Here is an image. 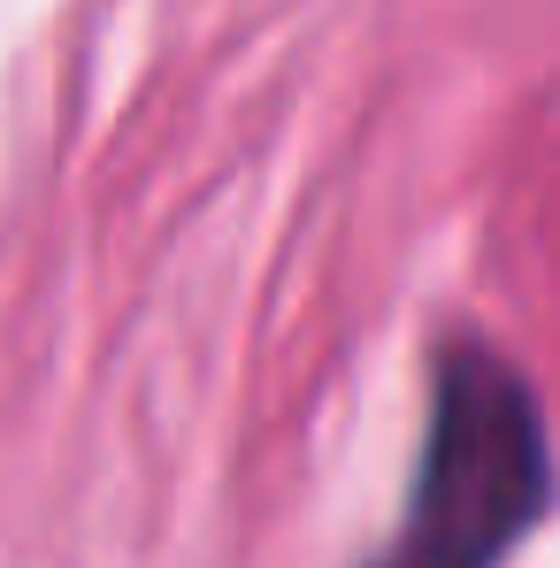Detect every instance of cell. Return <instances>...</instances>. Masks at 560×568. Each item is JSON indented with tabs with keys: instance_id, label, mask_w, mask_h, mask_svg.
Masks as SVG:
<instances>
[{
	"instance_id": "1",
	"label": "cell",
	"mask_w": 560,
	"mask_h": 568,
	"mask_svg": "<svg viewBox=\"0 0 560 568\" xmlns=\"http://www.w3.org/2000/svg\"><path fill=\"white\" fill-rule=\"evenodd\" d=\"M553 499V446L522 369L491 346H446L407 538L384 568H499Z\"/></svg>"
}]
</instances>
